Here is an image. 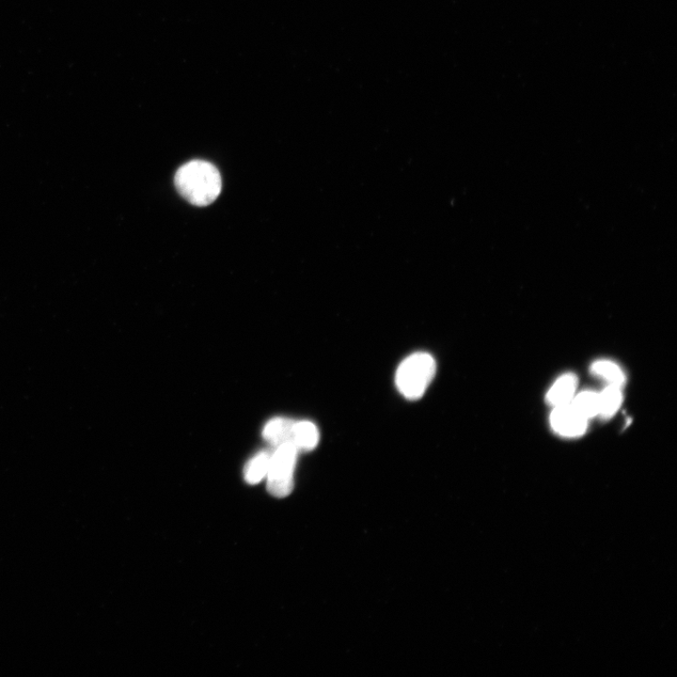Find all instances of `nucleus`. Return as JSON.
I'll return each instance as SVG.
<instances>
[{"mask_svg": "<svg viewBox=\"0 0 677 677\" xmlns=\"http://www.w3.org/2000/svg\"><path fill=\"white\" fill-rule=\"evenodd\" d=\"M436 361L427 353L409 356L400 365L396 382L402 395L411 400L421 398L436 374Z\"/></svg>", "mask_w": 677, "mask_h": 677, "instance_id": "obj_2", "label": "nucleus"}, {"mask_svg": "<svg viewBox=\"0 0 677 677\" xmlns=\"http://www.w3.org/2000/svg\"><path fill=\"white\" fill-rule=\"evenodd\" d=\"M587 420L600 415V396L594 391H582L571 403Z\"/></svg>", "mask_w": 677, "mask_h": 677, "instance_id": "obj_11", "label": "nucleus"}, {"mask_svg": "<svg viewBox=\"0 0 677 677\" xmlns=\"http://www.w3.org/2000/svg\"><path fill=\"white\" fill-rule=\"evenodd\" d=\"M551 428L560 436L577 437L585 435L588 420L576 411L571 404L556 406L550 415Z\"/></svg>", "mask_w": 677, "mask_h": 677, "instance_id": "obj_4", "label": "nucleus"}, {"mask_svg": "<svg viewBox=\"0 0 677 677\" xmlns=\"http://www.w3.org/2000/svg\"><path fill=\"white\" fill-rule=\"evenodd\" d=\"M272 453L261 452L250 460L245 467V480L250 484L260 483L266 477L271 464Z\"/></svg>", "mask_w": 677, "mask_h": 677, "instance_id": "obj_8", "label": "nucleus"}, {"mask_svg": "<svg viewBox=\"0 0 677 677\" xmlns=\"http://www.w3.org/2000/svg\"><path fill=\"white\" fill-rule=\"evenodd\" d=\"M594 375L602 377L609 385L623 387L626 383V374L616 362L610 360H598L591 367Z\"/></svg>", "mask_w": 677, "mask_h": 677, "instance_id": "obj_9", "label": "nucleus"}, {"mask_svg": "<svg viewBox=\"0 0 677 677\" xmlns=\"http://www.w3.org/2000/svg\"><path fill=\"white\" fill-rule=\"evenodd\" d=\"M600 396V416L610 419L616 414L623 402L621 387L609 385Z\"/></svg>", "mask_w": 677, "mask_h": 677, "instance_id": "obj_10", "label": "nucleus"}, {"mask_svg": "<svg viewBox=\"0 0 677 677\" xmlns=\"http://www.w3.org/2000/svg\"><path fill=\"white\" fill-rule=\"evenodd\" d=\"M319 442V432L316 424L311 421H295L293 444L297 451L309 452L316 448Z\"/></svg>", "mask_w": 677, "mask_h": 677, "instance_id": "obj_7", "label": "nucleus"}, {"mask_svg": "<svg viewBox=\"0 0 677 677\" xmlns=\"http://www.w3.org/2000/svg\"><path fill=\"white\" fill-rule=\"evenodd\" d=\"M297 453L294 445L286 444L276 447V451L272 453L266 478L267 490L274 497L283 498L292 492Z\"/></svg>", "mask_w": 677, "mask_h": 677, "instance_id": "obj_3", "label": "nucleus"}, {"mask_svg": "<svg viewBox=\"0 0 677 677\" xmlns=\"http://www.w3.org/2000/svg\"><path fill=\"white\" fill-rule=\"evenodd\" d=\"M181 196L196 207L210 206L222 193L223 180L210 162L193 161L183 165L175 177Z\"/></svg>", "mask_w": 677, "mask_h": 677, "instance_id": "obj_1", "label": "nucleus"}, {"mask_svg": "<svg viewBox=\"0 0 677 677\" xmlns=\"http://www.w3.org/2000/svg\"><path fill=\"white\" fill-rule=\"evenodd\" d=\"M295 421L287 418H275L267 422L264 429V438L267 443L278 447L293 444Z\"/></svg>", "mask_w": 677, "mask_h": 677, "instance_id": "obj_6", "label": "nucleus"}, {"mask_svg": "<svg viewBox=\"0 0 677 677\" xmlns=\"http://www.w3.org/2000/svg\"><path fill=\"white\" fill-rule=\"evenodd\" d=\"M578 377L574 374H565L551 387L547 395V401L554 407L569 405L575 397Z\"/></svg>", "mask_w": 677, "mask_h": 677, "instance_id": "obj_5", "label": "nucleus"}]
</instances>
